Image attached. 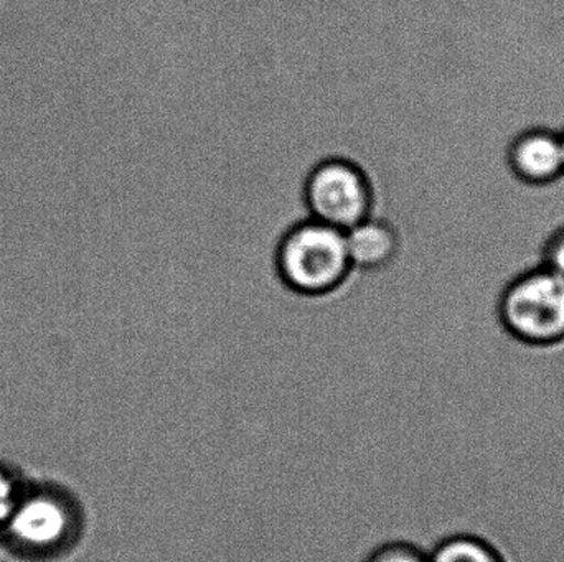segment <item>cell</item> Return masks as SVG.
Wrapping results in <instances>:
<instances>
[{"label": "cell", "instance_id": "9", "mask_svg": "<svg viewBox=\"0 0 564 562\" xmlns=\"http://www.w3.org/2000/svg\"><path fill=\"white\" fill-rule=\"evenodd\" d=\"M365 562H430V553L404 541H393L375 548Z\"/></svg>", "mask_w": 564, "mask_h": 562}, {"label": "cell", "instance_id": "5", "mask_svg": "<svg viewBox=\"0 0 564 562\" xmlns=\"http://www.w3.org/2000/svg\"><path fill=\"white\" fill-rule=\"evenodd\" d=\"M351 269L375 271L390 267L401 253V234L390 221L370 217L345 231Z\"/></svg>", "mask_w": 564, "mask_h": 562}, {"label": "cell", "instance_id": "10", "mask_svg": "<svg viewBox=\"0 0 564 562\" xmlns=\"http://www.w3.org/2000/svg\"><path fill=\"white\" fill-rule=\"evenodd\" d=\"M543 266L564 277V230L556 233L546 246Z\"/></svg>", "mask_w": 564, "mask_h": 562}, {"label": "cell", "instance_id": "4", "mask_svg": "<svg viewBox=\"0 0 564 562\" xmlns=\"http://www.w3.org/2000/svg\"><path fill=\"white\" fill-rule=\"evenodd\" d=\"M503 326L527 343H553L564 339V277L549 267L523 274L503 294Z\"/></svg>", "mask_w": 564, "mask_h": 562}, {"label": "cell", "instance_id": "1", "mask_svg": "<svg viewBox=\"0 0 564 562\" xmlns=\"http://www.w3.org/2000/svg\"><path fill=\"white\" fill-rule=\"evenodd\" d=\"M86 533L88 510L73 488L29 478L0 530V547L22 562H59L82 548Z\"/></svg>", "mask_w": 564, "mask_h": 562}, {"label": "cell", "instance_id": "2", "mask_svg": "<svg viewBox=\"0 0 564 562\" xmlns=\"http://www.w3.org/2000/svg\"><path fill=\"white\" fill-rule=\"evenodd\" d=\"M282 284L301 297H327L350 276L345 233L311 220L292 227L276 253Z\"/></svg>", "mask_w": 564, "mask_h": 562}, {"label": "cell", "instance_id": "3", "mask_svg": "<svg viewBox=\"0 0 564 562\" xmlns=\"http://www.w3.org/2000/svg\"><path fill=\"white\" fill-rule=\"evenodd\" d=\"M304 201L311 220L348 231L373 217L375 191L364 168L347 158H327L305 178Z\"/></svg>", "mask_w": 564, "mask_h": 562}, {"label": "cell", "instance_id": "6", "mask_svg": "<svg viewBox=\"0 0 564 562\" xmlns=\"http://www.w3.org/2000/svg\"><path fill=\"white\" fill-rule=\"evenodd\" d=\"M510 165L522 180L532 184L558 177L564 172L560 134L536 129L520 135L510 148Z\"/></svg>", "mask_w": 564, "mask_h": 562}, {"label": "cell", "instance_id": "7", "mask_svg": "<svg viewBox=\"0 0 564 562\" xmlns=\"http://www.w3.org/2000/svg\"><path fill=\"white\" fill-rule=\"evenodd\" d=\"M430 562H502V560L486 541L457 535L441 541L431 551Z\"/></svg>", "mask_w": 564, "mask_h": 562}, {"label": "cell", "instance_id": "11", "mask_svg": "<svg viewBox=\"0 0 564 562\" xmlns=\"http://www.w3.org/2000/svg\"><path fill=\"white\" fill-rule=\"evenodd\" d=\"M560 139H562V148H563V158H564V131L560 134Z\"/></svg>", "mask_w": 564, "mask_h": 562}, {"label": "cell", "instance_id": "8", "mask_svg": "<svg viewBox=\"0 0 564 562\" xmlns=\"http://www.w3.org/2000/svg\"><path fill=\"white\" fill-rule=\"evenodd\" d=\"M29 478L7 462L0 461V530L9 520Z\"/></svg>", "mask_w": 564, "mask_h": 562}]
</instances>
